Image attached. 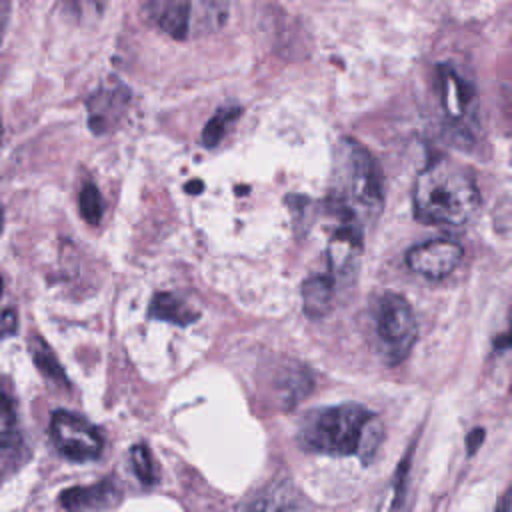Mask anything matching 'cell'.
Listing matches in <instances>:
<instances>
[{
	"label": "cell",
	"instance_id": "6da1fadb",
	"mask_svg": "<svg viewBox=\"0 0 512 512\" xmlns=\"http://www.w3.org/2000/svg\"><path fill=\"white\" fill-rule=\"evenodd\" d=\"M384 438L382 422L360 404H338L310 412L298 430L304 450L332 456L356 454L372 460Z\"/></svg>",
	"mask_w": 512,
	"mask_h": 512
},
{
	"label": "cell",
	"instance_id": "7a4b0ae2",
	"mask_svg": "<svg viewBox=\"0 0 512 512\" xmlns=\"http://www.w3.org/2000/svg\"><path fill=\"white\" fill-rule=\"evenodd\" d=\"M480 192L472 174L446 158L430 162L414 182V212L434 226L460 228L474 220Z\"/></svg>",
	"mask_w": 512,
	"mask_h": 512
},
{
	"label": "cell",
	"instance_id": "3957f363",
	"mask_svg": "<svg viewBox=\"0 0 512 512\" xmlns=\"http://www.w3.org/2000/svg\"><path fill=\"white\" fill-rule=\"evenodd\" d=\"M384 200V180L376 158L366 146L342 138L334 150L328 206L338 218H372Z\"/></svg>",
	"mask_w": 512,
	"mask_h": 512
},
{
	"label": "cell",
	"instance_id": "277c9868",
	"mask_svg": "<svg viewBox=\"0 0 512 512\" xmlns=\"http://www.w3.org/2000/svg\"><path fill=\"white\" fill-rule=\"evenodd\" d=\"M234 0H152L148 18L174 40L220 32L232 16Z\"/></svg>",
	"mask_w": 512,
	"mask_h": 512
},
{
	"label": "cell",
	"instance_id": "5b68a950",
	"mask_svg": "<svg viewBox=\"0 0 512 512\" xmlns=\"http://www.w3.org/2000/svg\"><path fill=\"white\" fill-rule=\"evenodd\" d=\"M376 336L390 364L402 362L416 340L418 326L410 304L396 292H384L374 304Z\"/></svg>",
	"mask_w": 512,
	"mask_h": 512
},
{
	"label": "cell",
	"instance_id": "8992f818",
	"mask_svg": "<svg viewBox=\"0 0 512 512\" xmlns=\"http://www.w3.org/2000/svg\"><path fill=\"white\" fill-rule=\"evenodd\" d=\"M50 436L56 450L74 462L96 460L104 446L102 434L90 422L66 410L52 414Z\"/></svg>",
	"mask_w": 512,
	"mask_h": 512
},
{
	"label": "cell",
	"instance_id": "52a82bcc",
	"mask_svg": "<svg viewBox=\"0 0 512 512\" xmlns=\"http://www.w3.org/2000/svg\"><path fill=\"white\" fill-rule=\"evenodd\" d=\"M130 88L118 78H106L86 100L88 128L102 136L114 132L130 110Z\"/></svg>",
	"mask_w": 512,
	"mask_h": 512
},
{
	"label": "cell",
	"instance_id": "ba28073f",
	"mask_svg": "<svg viewBox=\"0 0 512 512\" xmlns=\"http://www.w3.org/2000/svg\"><path fill=\"white\" fill-rule=\"evenodd\" d=\"M268 398L278 410H290L298 406L314 388V378L310 370L298 360H282L278 362L268 378Z\"/></svg>",
	"mask_w": 512,
	"mask_h": 512
},
{
	"label": "cell",
	"instance_id": "9c48e42d",
	"mask_svg": "<svg viewBox=\"0 0 512 512\" xmlns=\"http://www.w3.org/2000/svg\"><path fill=\"white\" fill-rule=\"evenodd\" d=\"M462 256L464 252L460 244L448 238H436L410 248L406 254V264L412 272L424 278L440 280L454 272Z\"/></svg>",
	"mask_w": 512,
	"mask_h": 512
},
{
	"label": "cell",
	"instance_id": "30bf717a",
	"mask_svg": "<svg viewBox=\"0 0 512 512\" xmlns=\"http://www.w3.org/2000/svg\"><path fill=\"white\" fill-rule=\"evenodd\" d=\"M244 512H314V504L294 482L278 478L260 488Z\"/></svg>",
	"mask_w": 512,
	"mask_h": 512
},
{
	"label": "cell",
	"instance_id": "8fae6325",
	"mask_svg": "<svg viewBox=\"0 0 512 512\" xmlns=\"http://www.w3.org/2000/svg\"><path fill=\"white\" fill-rule=\"evenodd\" d=\"M120 492L110 480L92 486H72L60 494V504L68 512H100L116 506Z\"/></svg>",
	"mask_w": 512,
	"mask_h": 512
},
{
	"label": "cell",
	"instance_id": "7c38bea8",
	"mask_svg": "<svg viewBox=\"0 0 512 512\" xmlns=\"http://www.w3.org/2000/svg\"><path fill=\"white\" fill-rule=\"evenodd\" d=\"M334 304V278L330 274L308 276L302 284V306L310 318H322Z\"/></svg>",
	"mask_w": 512,
	"mask_h": 512
},
{
	"label": "cell",
	"instance_id": "4fadbf2b",
	"mask_svg": "<svg viewBox=\"0 0 512 512\" xmlns=\"http://www.w3.org/2000/svg\"><path fill=\"white\" fill-rule=\"evenodd\" d=\"M148 314H150V318L164 320V322H170L176 326H188L198 318L196 310H192L184 300H180L178 296H174L170 292L154 294V298L150 300V306H148Z\"/></svg>",
	"mask_w": 512,
	"mask_h": 512
},
{
	"label": "cell",
	"instance_id": "5bb4252c",
	"mask_svg": "<svg viewBox=\"0 0 512 512\" xmlns=\"http://www.w3.org/2000/svg\"><path fill=\"white\" fill-rule=\"evenodd\" d=\"M440 80H442V104L448 110V114L460 118L468 104H470V86L450 68L440 70Z\"/></svg>",
	"mask_w": 512,
	"mask_h": 512
},
{
	"label": "cell",
	"instance_id": "9a60e30c",
	"mask_svg": "<svg viewBox=\"0 0 512 512\" xmlns=\"http://www.w3.org/2000/svg\"><path fill=\"white\" fill-rule=\"evenodd\" d=\"M30 354H32V360H34L38 372L46 380H50L52 384H58V386H68V378H66L64 368L60 366L52 348L42 338H38V336L30 338Z\"/></svg>",
	"mask_w": 512,
	"mask_h": 512
},
{
	"label": "cell",
	"instance_id": "2e32d148",
	"mask_svg": "<svg viewBox=\"0 0 512 512\" xmlns=\"http://www.w3.org/2000/svg\"><path fill=\"white\" fill-rule=\"evenodd\" d=\"M240 114H242V110H240L238 106H224V108H218V110L212 114V118H210V120L204 124V128H202V136H200L202 144H204L206 148L218 146V144L222 142V138L228 134L230 126L240 118Z\"/></svg>",
	"mask_w": 512,
	"mask_h": 512
},
{
	"label": "cell",
	"instance_id": "e0dca14e",
	"mask_svg": "<svg viewBox=\"0 0 512 512\" xmlns=\"http://www.w3.org/2000/svg\"><path fill=\"white\" fill-rule=\"evenodd\" d=\"M60 12L74 24H92L102 18L108 0H60Z\"/></svg>",
	"mask_w": 512,
	"mask_h": 512
},
{
	"label": "cell",
	"instance_id": "ac0fdd59",
	"mask_svg": "<svg viewBox=\"0 0 512 512\" xmlns=\"http://www.w3.org/2000/svg\"><path fill=\"white\" fill-rule=\"evenodd\" d=\"M78 210H80V216H82L88 224H98V222L102 220L104 202H102V196H100V190L96 188V184L86 182V184L80 188V194H78Z\"/></svg>",
	"mask_w": 512,
	"mask_h": 512
},
{
	"label": "cell",
	"instance_id": "d6986e66",
	"mask_svg": "<svg viewBox=\"0 0 512 512\" xmlns=\"http://www.w3.org/2000/svg\"><path fill=\"white\" fill-rule=\"evenodd\" d=\"M130 458H132V466H134V472H136L138 480L144 486L156 484V472H154V462H152L150 448L146 444H136L130 450Z\"/></svg>",
	"mask_w": 512,
	"mask_h": 512
},
{
	"label": "cell",
	"instance_id": "ffe728a7",
	"mask_svg": "<svg viewBox=\"0 0 512 512\" xmlns=\"http://www.w3.org/2000/svg\"><path fill=\"white\" fill-rule=\"evenodd\" d=\"M16 424V412H14V400L10 392L6 390L4 382L0 380V434L12 432Z\"/></svg>",
	"mask_w": 512,
	"mask_h": 512
},
{
	"label": "cell",
	"instance_id": "44dd1931",
	"mask_svg": "<svg viewBox=\"0 0 512 512\" xmlns=\"http://www.w3.org/2000/svg\"><path fill=\"white\" fill-rule=\"evenodd\" d=\"M18 332V312L14 308H4L0 312V340L10 338Z\"/></svg>",
	"mask_w": 512,
	"mask_h": 512
},
{
	"label": "cell",
	"instance_id": "7402d4cb",
	"mask_svg": "<svg viewBox=\"0 0 512 512\" xmlns=\"http://www.w3.org/2000/svg\"><path fill=\"white\" fill-rule=\"evenodd\" d=\"M10 16H12V0H0V46L4 42L8 24H10Z\"/></svg>",
	"mask_w": 512,
	"mask_h": 512
},
{
	"label": "cell",
	"instance_id": "603a6c76",
	"mask_svg": "<svg viewBox=\"0 0 512 512\" xmlns=\"http://www.w3.org/2000/svg\"><path fill=\"white\" fill-rule=\"evenodd\" d=\"M482 438H484V430L482 428H476L468 434V440H466V450L468 454H474L478 450V446L482 444Z\"/></svg>",
	"mask_w": 512,
	"mask_h": 512
},
{
	"label": "cell",
	"instance_id": "cb8c5ba5",
	"mask_svg": "<svg viewBox=\"0 0 512 512\" xmlns=\"http://www.w3.org/2000/svg\"><path fill=\"white\" fill-rule=\"evenodd\" d=\"M496 512H512V482H510V486L506 488L504 496L500 498V502H498V506H496Z\"/></svg>",
	"mask_w": 512,
	"mask_h": 512
},
{
	"label": "cell",
	"instance_id": "d4e9b609",
	"mask_svg": "<svg viewBox=\"0 0 512 512\" xmlns=\"http://www.w3.org/2000/svg\"><path fill=\"white\" fill-rule=\"evenodd\" d=\"M186 190H188L190 194H198V192L202 190V182H200V180H194V182H190V184L186 186Z\"/></svg>",
	"mask_w": 512,
	"mask_h": 512
},
{
	"label": "cell",
	"instance_id": "484cf974",
	"mask_svg": "<svg viewBox=\"0 0 512 512\" xmlns=\"http://www.w3.org/2000/svg\"><path fill=\"white\" fill-rule=\"evenodd\" d=\"M2 224H4V214H2V206H0V232H2Z\"/></svg>",
	"mask_w": 512,
	"mask_h": 512
},
{
	"label": "cell",
	"instance_id": "4316f807",
	"mask_svg": "<svg viewBox=\"0 0 512 512\" xmlns=\"http://www.w3.org/2000/svg\"><path fill=\"white\" fill-rule=\"evenodd\" d=\"M2 290H4V280H2V276H0V296H2Z\"/></svg>",
	"mask_w": 512,
	"mask_h": 512
},
{
	"label": "cell",
	"instance_id": "83f0119b",
	"mask_svg": "<svg viewBox=\"0 0 512 512\" xmlns=\"http://www.w3.org/2000/svg\"><path fill=\"white\" fill-rule=\"evenodd\" d=\"M0 134H2V130H0Z\"/></svg>",
	"mask_w": 512,
	"mask_h": 512
}]
</instances>
